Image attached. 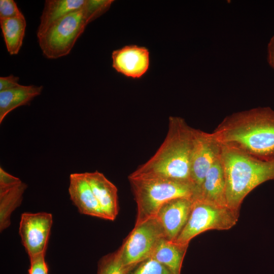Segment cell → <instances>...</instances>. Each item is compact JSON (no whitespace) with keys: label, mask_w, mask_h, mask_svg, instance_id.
Returning a JSON list of instances; mask_svg holds the SVG:
<instances>
[{"label":"cell","mask_w":274,"mask_h":274,"mask_svg":"<svg viewBox=\"0 0 274 274\" xmlns=\"http://www.w3.org/2000/svg\"><path fill=\"white\" fill-rule=\"evenodd\" d=\"M195 129L183 118L170 116L167 133L161 145L149 160L128 177L161 179L192 183L190 163Z\"/></svg>","instance_id":"6da1fadb"},{"label":"cell","mask_w":274,"mask_h":274,"mask_svg":"<svg viewBox=\"0 0 274 274\" xmlns=\"http://www.w3.org/2000/svg\"><path fill=\"white\" fill-rule=\"evenodd\" d=\"M213 133L222 144L235 146L259 157H274V110L269 107L228 115Z\"/></svg>","instance_id":"7a4b0ae2"},{"label":"cell","mask_w":274,"mask_h":274,"mask_svg":"<svg viewBox=\"0 0 274 274\" xmlns=\"http://www.w3.org/2000/svg\"><path fill=\"white\" fill-rule=\"evenodd\" d=\"M220 159L225 177L227 204L232 209L239 210L251 191L274 180V157H259L235 146L222 144Z\"/></svg>","instance_id":"3957f363"},{"label":"cell","mask_w":274,"mask_h":274,"mask_svg":"<svg viewBox=\"0 0 274 274\" xmlns=\"http://www.w3.org/2000/svg\"><path fill=\"white\" fill-rule=\"evenodd\" d=\"M137 206L135 225L155 217L166 202L178 198H192L195 190L189 182L161 179L128 177Z\"/></svg>","instance_id":"277c9868"},{"label":"cell","mask_w":274,"mask_h":274,"mask_svg":"<svg viewBox=\"0 0 274 274\" xmlns=\"http://www.w3.org/2000/svg\"><path fill=\"white\" fill-rule=\"evenodd\" d=\"M89 23L83 8L53 23L37 36L44 56L53 59L67 55Z\"/></svg>","instance_id":"5b68a950"},{"label":"cell","mask_w":274,"mask_h":274,"mask_svg":"<svg viewBox=\"0 0 274 274\" xmlns=\"http://www.w3.org/2000/svg\"><path fill=\"white\" fill-rule=\"evenodd\" d=\"M239 217V210L196 199L184 228L174 241L189 245L198 234L209 230H225L234 226Z\"/></svg>","instance_id":"8992f818"},{"label":"cell","mask_w":274,"mask_h":274,"mask_svg":"<svg viewBox=\"0 0 274 274\" xmlns=\"http://www.w3.org/2000/svg\"><path fill=\"white\" fill-rule=\"evenodd\" d=\"M163 238H166L164 230L155 217L135 225L119 248L124 266L130 271L150 258Z\"/></svg>","instance_id":"52a82bcc"},{"label":"cell","mask_w":274,"mask_h":274,"mask_svg":"<svg viewBox=\"0 0 274 274\" xmlns=\"http://www.w3.org/2000/svg\"><path fill=\"white\" fill-rule=\"evenodd\" d=\"M222 144L213 132L196 129L190 163V179L195 190V199L198 195L206 174L221 157Z\"/></svg>","instance_id":"ba28073f"},{"label":"cell","mask_w":274,"mask_h":274,"mask_svg":"<svg viewBox=\"0 0 274 274\" xmlns=\"http://www.w3.org/2000/svg\"><path fill=\"white\" fill-rule=\"evenodd\" d=\"M52 223L49 213L22 214L19 233L29 258L46 254Z\"/></svg>","instance_id":"9c48e42d"},{"label":"cell","mask_w":274,"mask_h":274,"mask_svg":"<svg viewBox=\"0 0 274 274\" xmlns=\"http://www.w3.org/2000/svg\"><path fill=\"white\" fill-rule=\"evenodd\" d=\"M194 199L178 198L164 203L155 217L161 225L166 239L175 241L185 226L191 212Z\"/></svg>","instance_id":"30bf717a"},{"label":"cell","mask_w":274,"mask_h":274,"mask_svg":"<svg viewBox=\"0 0 274 274\" xmlns=\"http://www.w3.org/2000/svg\"><path fill=\"white\" fill-rule=\"evenodd\" d=\"M112 66L120 74L129 78H140L150 65L148 50L144 47L128 45L113 51Z\"/></svg>","instance_id":"8fae6325"},{"label":"cell","mask_w":274,"mask_h":274,"mask_svg":"<svg viewBox=\"0 0 274 274\" xmlns=\"http://www.w3.org/2000/svg\"><path fill=\"white\" fill-rule=\"evenodd\" d=\"M68 188L70 199L79 212L84 215L107 219L84 173L70 175Z\"/></svg>","instance_id":"7c38bea8"},{"label":"cell","mask_w":274,"mask_h":274,"mask_svg":"<svg viewBox=\"0 0 274 274\" xmlns=\"http://www.w3.org/2000/svg\"><path fill=\"white\" fill-rule=\"evenodd\" d=\"M89 184L107 219L114 220L119 211L118 190L105 175L97 170L85 173Z\"/></svg>","instance_id":"4fadbf2b"},{"label":"cell","mask_w":274,"mask_h":274,"mask_svg":"<svg viewBox=\"0 0 274 274\" xmlns=\"http://www.w3.org/2000/svg\"><path fill=\"white\" fill-rule=\"evenodd\" d=\"M196 199L221 206H227L225 177L220 158L215 162L207 172Z\"/></svg>","instance_id":"5bb4252c"},{"label":"cell","mask_w":274,"mask_h":274,"mask_svg":"<svg viewBox=\"0 0 274 274\" xmlns=\"http://www.w3.org/2000/svg\"><path fill=\"white\" fill-rule=\"evenodd\" d=\"M42 86L22 85L0 91V124L15 109L27 105L43 90Z\"/></svg>","instance_id":"9a60e30c"},{"label":"cell","mask_w":274,"mask_h":274,"mask_svg":"<svg viewBox=\"0 0 274 274\" xmlns=\"http://www.w3.org/2000/svg\"><path fill=\"white\" fill-rule=\"evenodd\" d=\"M86 0H46L40 17L37 35L43 33L56 21L82 9Z\"/></svg>","instance_id":"2e32d148"},{"label":"cell","mask_w":274,"mask_h":274,"mask_svg":"<svg viewBox=\"0 0 274 274\" xmlns=\"http://www.w3.org/2000/svg\"><path fill=\"white\" fill-rule=\"evenodd\" d=\"M188 246L163 238L156 246L150 258L164 265L173 274H181Z\"/></svg>","instance_id":"e0dca14e"},{"label":"cell","mask_w":274,"mask_h":274,"mask_svg":"<svg viewBox=\"0 0 274 274\" xmlns=\"http://www.w3.org/2000/svg\"><path fill=\"white\" fill-rule=\"evenodd\" d=\"M0 26L8 52L17 55L23 44L26 27L23 14L14 18L0 19Z\"/></svg>","instance_id":"ac0fdd59"},{"label":"cell","mask_w":274,"mask_h":274,"mask_svg":"<svg viewBox=\"0 0 274 274\" xmlns=\"http://www.w3.org/2000/svg\"><path fill=\"white\" fill-rule=\"evenodd\" d=\"M27 185L22 181L8 189L0 190V231L11 224L12 212L21 203Z\"/></svg>","instance_id":"d6986e66"},{"label":"cell","mask_w":274,"mask_h":274,"mask_svg":"<svg viewBox=\"0 0 274 274\" xmlns=\"http://www.w3.org/2000/svg\"><path fill=\"white\" fill-rule=\"evenodd\" d=\"M124 265L119 249L103 256L98 263L97 274H129Z\"/></svg>","instance_id":"ffe728a7"},{"label":"cell","mask_w":274,"mask_h":274,"mask_svg":"<svg viewBox=\"0 0 274 274\" xmlns=\"http://www.w3.org/2000/svg\"><path fill=\"white\" fill-rule=\"evenodd\" d=\"M129 274H173L166 267L152 258L138 264Z\"/></svg>","instance_id":"44dd1931"},{"label":"cell","mask_w":274,"mask_h":274,"mask_svg":"<svg viewBox=\"0 0 274 274\" xmlns=\"http://www.w3.org/2000/svg\"><path fill=\"white\" fill-rule=\"evenodd\" d=\"M113 2L111 0H86L83 9L89 22L108 11Z\"/></svg>","instance_id":"7402d4cb"},{"label":"cell","mask_w":274,"mask_h":274,"mask_svg":"<svg viewBox=\"0 0 274 274\" xmlns=\"http://www.w3.org/2000/svg\"><path fill=\"white\" fill-rule=\"evenodd\" d=\"M22 14L14 1H0V19L14 18Z\"/></svg>","instance_id":"603a6c76"},{"label":"cell","mask_w":274,"mask_h":274,"mask_svg":"<svg viewBox=\"0 0 274 274\" xmlns=\"http://www.w3.org/2000/svg\"><path fill=\"white\" fill-rule=\"evenodd\" d=\"M45 254L29 258L28 274H48V267L45 259Z\"/></svg>","instance_id":"cb8c5ba5"},{"label":"cell","mask_w":274,"mask_h":274,"mask_svg":"<svg viewBox=\"0 0 274 274\" xmlns=\"http://www.w3.org/2000/svg\"><path fill=\"white\" fill-rule=\"evenodd\" d=\"M21 182L19 178L9 174L0 167V190L11 188Z\"/></svg>","instance_id":"d4e9b609"},{"label":"cell","mask_w":274,"mask_h":274,"mask_svg":"<svg viewBox=\"0 0 274 274\" xmlns=\"http://www.w3.org/2000/svg\"><path fill=\"white\" fill-rule=\"evenodd\" d=\"M19 78L13 75L0 77V91L9 90L19 86Z\"/></svg>","instance_id":"484cf974"},{"label":"cell","mask_w":274,"mask_h":274,"mask_svg":"<svg viewBox=\"0 0 274 274\" xmlns=\"http://www.w3.org/2000/svg\"><path fill=\"white\" fill-rule=\"evenodd\" d=\"M267 61L274 69V35L270 39L267 45Z\"/></svg>","instance_id":"4316f807"}]
</instances>
